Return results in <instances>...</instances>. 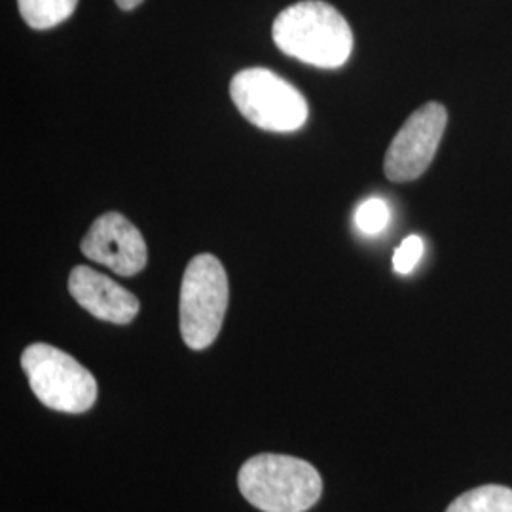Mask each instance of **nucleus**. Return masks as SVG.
Instances as JSON below:
<instances>
[{
    "label": "nucleus",
    "instance_id": "2",
    "mask_svg": "<svg viewBox=\"0 0 512 512\" xmlns=\"http://www.w3.org/2000/svg\"><path fill=\"white\" fill-rule=\"evenodd\" d=\"M241 495L262 512H306L323 492L317 469L304 459L260 454L239 469Z\"/></svg>",
    "mask_w": 512,
    "mask_h": 512
},
{
    "label": "nucleus",
    "instance_id": "5",
    "mask_svg": "<svg viewBox=\"0 0 512 512\" xmlns=\"http://www.w3.org/2000/svg\"><path fill=\"white\" fill-rule=\"evenodd\" d=\"M239 112L256 128L291 133L308 120L310 107L302 93L279 74L264 67L239 71L230 84Z\"/></svg>",
    "mask_w": 512,
    "mask_h": 512
},
{
    "label": "nucleus",
    "instance_id": "10",
    "mask_svg": "<svg viewBox=\"0 0 512 512\" xmlns=\"http://www.w3.org/2000/svg\"><path fill=\"white\" fill-rule=\"evenodd\" d=\"M446 512H512V490L497 484L480 486L459 495Z\"/></svg>",
    "mask_w": 512,
    "mask_h": 512
},
{
    "label": "nucleus",
    "instance_id": "8",
    "mask_svg": "<svg viewBox=\"0 0 512 512\" xmlns=\"http://www.w3.org/2000/svg\"><path fill=\"white\" fill-rule=\"evenodd\" d=\"M69 293L93 317L114 325H128L139 313L135 294L88 266H76L71 272Z\"/></svg>",
    "mask_w": 512,
    "mask_h": 512
},
{
    "label": "nucleus",
    "instance_id": "13",
    "mask_svg": "<svg viewBox=\"0 0 512 512\" xmlns=\"http://www.w3.org/2000/svg\"><path fill=\"white\" fill-rule=\"evenodd\" d=\"M143 0H116V4L122 8V10H135Z\"/></svg>",
    "mask_w": 512,
    "mask_h": 512
},
{
    "label": "nucleus",
    "instance_id": "11",
    "mask_svg": "<svg viewBox=\"0 0 512 512\" xmlns=\"http://www.w3.org/2000/svg\"><path fill=\"white\" fill-rule=\"evenodd\" d=\"M389 224V207L382 198H370L355 211V226L365 236L382 234Z\"/></svg>",
    "mask_w": 512,
    "mask_h": 512
},
{
    "label": "nucleus",
    "instance_id": "12",
    "mask_svg": "<svg viewBox=\"0 0 512 512\" xmlns=\"http://www.w3.org/2000/svg\"><path fill=\"white\" fill-rule=\"evenodd\" d=\"M423 256V239L420 236H408L393 255V270L397 274L408 275Z\"/></svg>",
    "mask_w": 512,
    "mask_h": 512
},
{
    "label": "nucleus",
    "instance_id": "6",
    "mask_svg": "<svg viewBox=\"0 0 512 512\" xmlns=\"http://www.w3.org/2000/svg\"><path fill=\"white\" fill-rule=\"evenodd\" d=\"M448 122L440 103H427L416 110L399 129L387 148L384 171L393 183L416 181L431 165Z\"/></svg>",
    "mask_w": 512,
    "mask_h": 512
},
{
    "label": "nucleus",
    "instance_id": "7",
    "mask_svg": "<svg viewBox=\"0 0 512 512\" xmlns=\"http://www.w3.org/2000/svg\"><path fill=\"white\" fill-rule=\"evenodd\" d=\"M80 249L93 262L124 277L139 274L147 266L145 238L124 215L114 211L93 222Z\"/></svg>",
    "mask_w": 512,
    "mask_h": 512
},
{
    "label": "nucleus",
    "instance_id": "1",
    "mask_svg": "<svg viewBox=\"0 0 512 512\" xmlns=\"http://www.w3.org/2000/svg\"><path fill=\"white\" fill-rule=\"evenodd\" d=\"M272 37L283 54L321 69L342 67L353 50L348 21L321 0H304L285 8L275 18Z\"/></svg>",
    "mask_w": 512,
    "mask_h": 512
},
{
    "label": "nucleus",
    "instance_id": "9",
    "mask_svg": "<svg viewBox=\"0 0 512 512\" xmlns=\"http://www.w3.org/2000/svg\"><path fill=\"white\" fill-rule=\"evenodd\" d=\"M78 0H18L19 14L37 31L57 27L73 16Z\"/></svg>",
    "mask_w": 512,
    "mask_h": 512
},
{
    "label": "nucleus",
    "instance_id": "4",
    "mask_svg": "<svg viewBox=\"0 0 512 512\" xmlns=\"http://www.w3.org/2000/svg\"><path fill=\"white\" fill-rule=\"evenodd\" d=\"M21 368L40 403L57 412L82 414L97 399V382L88 368L50 344H33L21 355Z\"/></svg>",
    "mask_w": 512,
    "mask_h": 512
},
{
    "label": "nucleus",
    "instance_id": "3",
    "mask_svg": "<svg viewBox=\"0 0 512 512\" xmlns=\"http://www.w3.org/2000/svg\"><path fill=\"white\" fill-rule=\"evenodd\" d=\"M228 308V275L219 258L194 256L184 270L181 285V334L190 349L209 348L222 329Z\"/></svg>",
    "mask_w": 512,
    "mask_h": 512
}]
</instances>
